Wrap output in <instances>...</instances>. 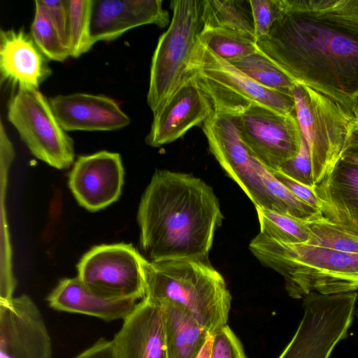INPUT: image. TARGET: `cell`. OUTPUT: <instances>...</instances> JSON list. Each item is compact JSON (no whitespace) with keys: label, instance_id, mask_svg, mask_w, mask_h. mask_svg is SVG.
I'll return each mask as SVG.
<instances>
[{"label":"cell","instance_id":"7c38bea8","mask_svg":"<svg viewBox=\"0 0 358 358\" xmlns=\"http://www.w3.org/2000/svg\"><path fill=\"white\" fill-rule=\"evenodd\" d=\"M234 116L241 139L268 170L278 169L296 155L301 131L295 113L254 104Z\"/></svg>","mask_w":358,"mask_h":358},{"label":"cell","instance_id":"5b68a950","mask_svg":"<svg viewBox=\"0 0 358 358\" xmlns=\"http://www.w3.org/2000/svg\"><path fill=\"white\" fill-rule=\"evenodd\" d=\"M189 73L209 99L214 113L238 115L254 104L282 114L295 113L293 96L257 83L199 39Z\"/></svg>","mask_w":358,"mask_h":358},{"label":"cell","instance_id":"277c9868","mask_svg":"<svg viewBox=\"0 0 358 358\" xmlns=\"http://www.w3.org/2000/svg\"><path fill=\"white\" fill-rule=\"evenodd\" d=\"M145 297L183 306L210 334L227 324L232 299L209 260L196 259L148 261Z\"/></svg>","mask_w":358,"mask_h":358},{"label":"cell","instance_id":"44dd1931","mask_svg":"<svg viewBox=\"0 0 358 358\" xmlns=\"http://www.w3.org/2000/svg\"><path fill=\"white\" fill-rule=\"evenodd\" d=\"M47 301L55 310L90 315L106 322L124 320L138 303L131 299L102 298L89 290L78 277L59 280L48 296Z\"/></svg>","mask_w":358,"mask_h":358},{"label":"cell","instance_id":"f1b7e54d","mask_svg":"<svg viewBox=\"0 0 358 358\" xmlns=\"http://www.w3.org/2000/svg\"><path fill=\"white\" fill-rule=\"evenodd\" d=\"M31 36L48 59L63 62L70 57L69 49L59 33L45 13L35 6Z\"/></svg>","mask_w":358,"mask_h":358},{"label":"cell","instance_id":"836d02e7","mask_svg":"<svg viewBox=\"0 0 358 358\" xmlns=\"http://www.w3.org/2000/svg\"><path fill=\"white\" fill-rule=\"evenodd\" d=\"M35 6L45 13L66 45L67 10L64 0H36Z\"/></svg>","mask_w":358,"mask_h":358},{"label":"cell","instance_id":"3957f363","mask_svg":"<svg viewBox=\"0 0 358 358\" xmlns=\"http://www.w3.org/2000/svg\"><path fill=\"white\" fill-rule=\"evenodd\" d=\"M252 254L280 274L293 299L312 292L337 294L358 290V254L308 243H285L261 233L249 244Z\"/></svg>","mask_w":358,"mask_h":358},{"label":"cell","instance_id":"1f68e13d","mask_svg":"<svg viewBox=\"0 0 358 358\" xmlns=\"http://www.w3.org/2000/svg\"><path fill=\"white\" fill-rule=\"evenodd\" d=\"M285 175L308 186L315 187L312 178L311 158L307 144L301 136L296 155L283 164L279 169ZM275 171V170H274Z\"/></svg>","mask_w":358,"mask_h":358},{"label":"cell","instance_id":"d6a6232c","mask_svg":"<svg viewBox=\"0 0 358 358\" xmlns=\"http://www.w3.org/2000/svg\"><path fill=\"white\" fill-rule=\"evenodd\" d=\"M269 171L299 200L315 209L320 210V200L315 190V186L311 187L303 184L292 179L278 169Z\"/></svg>","mask_w":358,"mask_h":358},{"label":"cell","instance_id":"5bb4252c","mask_svg":"<svg viewBox=\"0 0 358 358\" xmlns=\"http://www.w3.org/2000/svg\"><path fill=\"white\" fill-rule=\"evenodd\" d=\"M123 183L120 155L105 150L80 156L69 175L74 197L90 211L103 209L117 201Z\"/></svg>","mask_w":358,"mask_h":358},{"label":"cell","instance_id":"52a82bcc","mask_svg":"<svg viewBox=\"0 0 358 358\" xmlns=\"http://www.w3.org/2000/svg\"><path fill=\"white\" fill-rule=\"evenodd\" d=\"M296 119L308 148L315 185L339 163L353 114L327 96L296 84L292 94Z\"/></svg>","mask_w":358,"mask_h":358},{"label":"cell","instance_id":"8fae6325","mask_svg":"<svg viewBox=\"0 0 358 358\" xmlns=\"http://www.w3.org/2000/svg\"><path fill=\"white\" fill-rule=\"evenodd\" d=\"M210 152L255 205L274 211L264 185V167L241 138L234 115L213 113L202 124Z\"/></svg>","mask_w":358,"mask_h":358},{"label":"cell","instance_id":"8992f818","mask_svg":"<svg viewBox=\"0 0 358 358\" xmlns=\"http://www.w3.org/2000/svg\"><path fill=\"white\" fill-rule=\"evenodd\" d=\"M202 1H171L172 18L159 38L150 65L147 102L152 113L166 102L189 76L203 27Z\"/></svg>","mask_w":358,"mask_h":358},{"label":"cell","instance_id":"cb8c5ba5","mask_svg":"<svg viewBox=\"0 0 358 358\" xmlns=\"http://www.w3.org/2000/svg\"><path fill=\"white\" fill-rule=\"evenodd\" d=\"M229 62L261 85L292 96L296 83L259 49Z\"/></svg>","mask_w":358,"mask_h":358},{"label":"cell","instance_id":"9c48e42d","mask_svg":"<svg viewBox=\"0 0 358 358\" xmlns=\"http://www.w3.org/2000/svg\"><path fill=\"white\" fill-rule=\"evenodd\" d=\"M7 117L36 158L58 169L73 164V140L38 89L15 90L8 102Z\"/></svg>","mask_w":358,"mask_h":358},{"label":"cell","instance_id":"ac0fdd59","mask_svg":"<svg viewBox=\"0 0 358 358\" xmlns=\"http://www.w3.org/2000/svg\"><path fill=\"white\" fill-rule=\"evenodd\" d=\"M48 59L24 29L0 31V78L17 90L38 89L51 75Z\"/></svg>","mask_w":358,"mask_h":358},{"label":"cell","instance_id":"484cf974","mask_svg":"<svg viewBox=\"0 0 358 358\" xmlns=\"http://www.w3.org/2000/svg\"><path fill=\"white\" fill-rule=\"evenodd\" d=\"M199 41L213 53L228 62L259 50L253 35L238 31L202 29Z\"/></svg>","mask_w":358,"mask_h":358},{"label":"cell","instance_id":"30bf717a","mask_svg":"<svg viewBox=\"0 0 358 358\" xmlns=\"http://www.w3.org/2000/svg\"><path fill=\"white\" fill-rule=\"evenodd\" d=\"M148 263L131 244L100 245L81 258L77 277L102 298L142 300L146 294Z\"/></svg>","mask_w":358,"mask_h":358},{"label":"cell","instance_id":"4dcf8cb0","mask_svg":"<svg viewBox=\"0 0 358 358\" xmlns=\"http://www.w3.org/2000/svg\"><path fill=\"white\" fill-rule=\"evenodd\" d=\"M210 335L212 343L208 358H247L240 340L227 324Z\"/></svg>","mask_w":358,"mask_h":358},{"label":"cell","instance_id":"f35d334b","mask_svg":"<svg viewBox=\"0 0 358 358\" xmlns=\"http://www.w3.org/2000/svg\"><path fill=\"white\" fill-rule=\"evenodd\" d=\"M355 314H356V316L357 317V319H358V309H357V310L356 311V313H355Z\"/></svg>","mask_w":358,"mask_h":358},{"label":"cell","instance_id":"d4e9b609","mask_svg":"<svg viewBox=\"0 0 358 358\" xmlns=\"http://www.w3.org/2000/svg\"><path fill=\"white\" fill-rule=\"evenodd\" d=\"M262 234L285 243H310L312 234L306 219L255 207Z\"/></svg>","mask_w":358,"mask_h":358},{"label":"cell","instance_id":"4fadbf2b","mask_svg":"<svg viewBox=\"0 0 358 358\" xmlns=\"http://www.w3.org/2000/svg\"><path fill=\"white\" fill-rule=\"evenodd\" d=\"M0 358H52L48 329L27 295L0 301Z\"/></svg>","mask_w":358,"mask_h":358},{"label":"cell","instance_id":"d6986e66","mask_svg":"<svg viewBox=\"0 0 358 358\" xmlns=\"http://www.w3.org/2000/svg\"><path fill=\"white\" fill-rule=\"evenodd\" d=\"M112 341L117 358H168L160 305L141 300Z\"/></svg>","mask_w":358,"mask_h":358},{"label":"cell","instance_id":"e0dca14e","mask_svg":"<svg viewBox=\"0 0 358 358\" xmlns=\"http://www.w3.org/2000/svg\"><path fill=\"white\" fill-rule=\"evenodd\" d=\"M62 127L69 131H113L127 127L129 116L113 99L101 94L73 93L49 99Z\"/></svg>","mask_w":358,"mask_h":358},{"label":"cell","instance_id":"74e56055","mask_svg":"<svg viewBox=\"0 0 358 358\" xmlns=\"http://www.w3.org/2000/svg\"><path fill=\"white\" fill-rule=\"evenodd\" d=\"M352 114L355 119L358 121V98L355 100L352 107Z\"/></svg>","mask_w":358,"mask_h":358},{"label":"cell","instance_id":"603a6c76","mask_svg":"<svg viewBox=\"0 0 358 358\" xmlns=\"http://www.w3.org/2000/svg\"><path fill=\"white\" fill-rule=\"evenodd\" d=\"M202 23V29H229L255 36L249 0H203Z\"/></svg>","mask_w":358,"mask_h":358},{"label":"cell","instance_id":"8d00e7d4","mask_svg":"<svg viewBox=\"0 0 358 358\" xmlns=\"http://www.w3.org/2000/svg\"><path fill=\"white\" fill-rule=\"evenodd\" d=\"M212 343V336L210 334L198 358H208Z\"/></svg>","mask_w":358,"mask_h":358},{"label":"cell","instance_id":"7a4b0ae2","mask_svg":"<svg viewBox=\"0 0 358 358\" xmlns=\"http://www.w3.org/2000/svg\"><path fill=\"white\" fill-rule=\"evenodd\" d=\"M223 219L217 197L203 180L157 170L138 206L140 244L150 262L208 260Z\"/></svg>","mask_w":358,"mask_h":358},{"label":"cell","instance_id":"f546056e","mask_svg":"<svg viewBox=\"0 0 358 358\" xmlns=\"http://www.w3.org/2000/svg\"><path fill=\"white\" fill-rule=\"evenodd\" d=\"M257 42L269 33L282 7V0H249Z\"/></svg>","mask_w":358,"mask_h":358},{"label":"cell","instance_id":"ffe728a7","mask_svg":"<svg viewBox=\"0 0 358 358\" xmlns=\"http://www.w3.org/2000/svg\"><path fill=\"white\" fill-rule=\"evenodd\" d=\"M315 190L320 210L329 220L358 235V166L342 162Z\"/></svg>","mask_w":358,"mask_h":358},{"label":"cell","instance_id":"d590c367","mask_svg":"<svg viewBox=\"0 0 358 358\" xmlns=\"http://www.w3.org/2000/svg\"><path fill=\"white\" fill-rule=\"evenodd\" d=\"M74 358H117L113 341L100 338Z\"/></svg>","mask_w":358,"mask_h":358},{"label":"cell","instance_id":"4316f807","mask_svg":"<svg viewBox=\"0 0 358 358\" xmlns=\"http://www.w3.org/2000/svg\"><path fill=\"white\" fill-rule=\"evenodd\" d=\"M92 0H64L67 10L66 41L70 57H78L94 45L90 33Z\"/></svg>","mask_w":358,"mask_h":358},{"label":"cell","instance_id":"83f0119b","mask_svg":"<svg viewBox=\"0 0 358 358\" xmlns=\"http://www.w3.org/2000/svg\"><path fill=\"white\" fill-rule=\"evenodd\" d=\"M312 234L310 244L358 254V235L350 233L327 219L320 212L306 219Z\"/></svg>","mask_w":358,"mask_h":358},{"label":"cell","instance_id":"9a60e30c","mask_svg":"<svg viewBox=\"0 0 358 358\" xmlns=\"http://www.w3.org/2000/svg\"><path fill=\"white\" fill-rule=\"evenodd\" d=\"M214 113L212 104L195 79H187L172 96L153 113L145 143L159 147L175 141L203 123Z\"/></svg>","mask_w":358,"mask_h":358},{"label":"cell","instance_id":"2e32d148","mask_svg":"<svg viewBox=\"0 0 358 358\" xmlns=\"http://www.w3.org/2000/svg\"><path fill=\"white\" fill-rule=\"evenodd\" d=\"M169 22L161 0H92L90 33L92 43L115 40L133 28L154 24L160 28Z\"/></svg>","mask_w":358,"mask_h":358},{"label":"cell","instance_id":"6da1fadb","mask_svg":"<svg viewBox=\"0 0 358 358\" xmlns=\"http://www.w3.org/2000/svg\"><path fill=\"white\" fill-rule=\"evenodd\" d=\"M258 48L296 83L352 113L358 98V0H282Z\"/></svg>","mask_w":358,"mask_h":358},{"label":"cell","instance_id":"7402d4cb","mask_svg":"<svg viewBox=\"0 0 358 358\" xmlns=\"http://www.w3.org/2000/svg\"><path fill=\"white\" fill-rule=\"evenodd\" d=\"M160 305L168 358H198L210 334L183 306L169 300Z\"/></svg>","mask_w":358,"mask_h":358},{"label":"cell","instance_id":"e575fe53","mask_svg":"<svg viewBox=\"0 0 358 358\" xmlns=\"http://www.w3.org/2000/svg\"><path fill=\"white\" fill-rule=\"evenodd\" d=\"M340 162L358 166V121L354 118Z\"/></svg>","mask_w":358,"mask_h":358},{"label":"cell","instance_id":"ba28073f","mask_svg":"<svg viewBox=\"0 0 358 358\" xmlns=\"http://www.w3.org/2000/svg\"><path fill=\"white\" fill-rule=\"evenodd\" d=\"M357 292L310 293L303 299V315L290 342L278 358H329L351 327Z\"/></svg>","mask_w":358,"mask_h":358}]
</instances>
